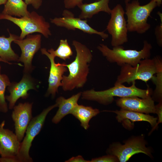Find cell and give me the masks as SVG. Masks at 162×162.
<instances>
[{"label":"cell","mask_w":162,"mask_h":162,"mask_svg":"<svg viewBox=\"0 0 162 162\" xmlns=\"http://www.w3.org/2000/svg\"><path fill=\"white\" fill-rule=\"evenodd\" d=\"M1 69L0 65V112L6 113L9 108L6 101L5 93L6 88L10 85L11 82L7 75L1 74Z\"/></svg>","instance_id":"obj_24"},{"label":"cell","mask_w":162,"mask_h":162,"mask_svg":"<svg viewBox=\"0 0 162 162\" xmlns=\"http://www.w3.org/2000/svg\"><path fill=\"white\" fill-rule=\"evenodd\" d=\"M41 35L40 34H29L25 39H18L14 41L21 50L18 62L23 63L24 73L30 74L34 69L32 61L34 55L41 47Z\"/></svg>","instance_id":"obj_10"},{"label":"cell","mask_w":162,"mask_h":162,"mask_svg":"<svg viewBox=\"0 0 162 162\" xmlns=\"http://www.w3.org/2000/svg\"><path fill=\"white\" fill-rule=\"evenodd\" d=\"M126 4L125 14L128 31L136 32L142 34L145 33L151 27L148 23V17L153 10L158 6L154 0H151L148 4L141 5L138 0H134Z\"/></svg>","instance_id":"obj_4"},{"label":"cell","mask_w":162,"mask_h":162,"mask_svg":"<svg viewBox=\"0 0 162 162\" xmlns=\"http://www.w3.org/2000/svg\"><path fill=\"white\" fill-rule=\"evenodd\" d=\"M65 162H90V160H85L81 155L73 157L65 161Z\"/></svg>","instance_id":"obj_30"},{"label":"cell","mask_w":162,"mask_h":162,"mask_svg":"<svg viewBox=\"0 0 162 162\" xmlns=\"http://www.w3.org/2000/svg\"><path fill=\"white\" fill-rule=\"evenodd\" d=\"M40 50L42 54L48 58L50 62L48 87L45 96L48 97L51 95L53 98H54L58 92V87L62 86L63 76L64 73L68 71V68L64 65V63H56L55 56L52 52H48L46 48H42Z\"/></svg>","instance_id":"obj_14"},{"label":"cell","mask_w":162,"mask_h":162,"mask_svg":"<svg viewBox=\"0 0 162 162\" xmlns=\"http://www.w3.org/2000/svg\"><path fill=\"white\" fill-rule=\"evenodd\" d=\"M146 142L142 136H135L128 140L123 145L116 142L110 145L107 152L116 156L120 162L128 160L134 154L142 153L151 157L152 151L146 146Z\"/></svg>","instance_id":"obj_8"},{"label":"cell","mask_w":162,"mask_h":162,"mask_svg":"<svg viewBox=\"0 0 162 162\" xmlns=\"http://www.w3.org/2000/svg\"><path fill=\"white\" fill-rule=\"evenodd\" d=\"M132 83L130 87L120 84L114 85L113 87L103 91H96L93 89L86 90L82 92L81 98L83 100L95 101L106 105L113 102L114 97L136 96L144 98L151 96L152 91L151 88L141 89L136 86L135 81Z\"/></svg>","instance_id":"obj_2"},{"label":"cell","mask_w":162,"mask_h":162,"mask_svg":"<svg viewBox=\"0 0 162 162\" xmlns=\"http://www.w3.org/2000/svg\"><path fill=\"white\" fill-rule=\"evenodd\" d=\"M130 0H125V4L129 2L130 1Z\"/></svg>","instance_id":"obj_36"},{"label":"cell","mask_w":162,"mask_h":162,"mask_svg":"<svg viewBox=\"0 0 162 162\" xmlns=\"http://www.w3.org/2000/svg\"><path fill=\"white\" fill-rule=\"evenodd\" d=\"M0 162H19L16 157L0 158Z\"/></svg>","instance_id":"obj_32"},{"label":"cell","mask_w":162,"mask_h":162,"mask_svg":"<svg viewBox=\"0 0 162 162\" xmlns=\"http://www.w3.org/2000/svg\"><path fill=\"white\" fill-rule=\"evenodd\" d=\"M62 16V17L50 19L51 22L58 26L64 27L69 30L78 29L89 34H97L103 39L108 37V35L104 32L98 31L94 29L87 23V20L75 17L74 14L68 10H64Z\"/></svg>","instance_id":"obj_11"},{"label":"cell","mask_w":162,"mask_h":162,"mask_svg":"<svg viewBox=\"0 0 162 162\" xmlns=\"http://www.w3.org/2000/svg\"><path fill=\"white\" fill-rule=\"evenodd\" d=\"M117 114L116 117L117 121L119 122L126 119H129L133 122L136 121H146L149 122L153 129L156 128L158 118L148 114L135 112L121 108L119 110L110 111Z\"/></svg>","instance_id":"obj_19"},{"label":"cell","mask_w":162,"mask_h":162,"mask_svg":"<svg viewBox=\"0 0 162 162\" xmlns=\"http://www.w3.org/2000/svg\"><path fill=\"white\" fill-rule=\"evenodd\" d=\"M5 124L3 121L0 124V155L2 157L17 158L21 142L12 131L4 128Z\"/></svg>","instance_id":"obj_16"},{"label":"cell","mask_w":162,"mask_h":162,"mask_svg":"<svg viewBox=\"0 0 162 162\" xmlns=\"http://www.w3.org/2000/svg\"><path fill=\"white\" fill-rule=\"evenodd\" d=\"M35 80L30 74L24 73L21 80L18 82H11L8 87L10 93L5 96L6 99L9 102L8 108L12 109L17 100L20 98L26 99L28 97V92L31 89L36 90Z\"/></svg>","instance_id":"obj_12"},{"label":"cell","mask_w":162,"mask_h":162,"mask_svg":"<svg viewBox=\"0 0 162 162\" xmlns=\"http://www.w3.org/2000/svg\"><path fill=\"white\" fill-rule=\"evenodd\" d=\"M47 51L52 53L55 57H58L64 61L70 59L73 54V51L67 39H61L59 45L56 50L51 48Z\"/></svg>","instance_id":"obj_25"},{"label":"cell","mask_w":162,"mask_h":162,"mask_svg":"<svg viewBox=\"0 0 162 162\" xmlns=\"http://www.w3.org/2000/svg\"><path fill=\"white\" fill-rule=\"evenodd\" d=\"M158 14L160 16L161 20L160 25L158 26L155 28V34L157 41L158 45L160 46L162 45V15L160 12H158Z\"/></svg>","instance_id":"obj_27"},{"label":"cell","mask_w":162,"mask_h":162,"mask_svg":"<svg viewBox=\"0 0 162 162\" xmlns=\"http://www.w3.org/2000/svg\"><path fill=\"white\" fill-rule=\"evenodd\" d=\"M81 94L82 92H79L67 99L62 96L57 98L56 103L58 109L52 119V123L57 124L65 116L70 114L74 107L78 104V101Z\"/></svg>","instance_id":"obj_17"},{"label":"cell","mask_w":162,"mask_h":162,"mask_svg":"<svg viewBox=\"0 0 162 162\" xmlns=\"http://www.w3.org/2000/svg\"><path fill=\"white\" fill-rule=\"evenodd\" d=\"M153 58L156 65V76L152 78L156 85L152 98L159 102L162 101V60L159 56Z\"/></svg>","instance_id":"obj_23"},{"label":"cell","mask_w":162,"mask_h":162,"mask_svg":"<svg viewBox=\"0 0 162 162\" xmlns=\"http://www.w3.org/2000/svg\"><path fill=\"white\" fill-rule=\"evenodd\" d=\"M124 14L123 8L119 4L111 10L106 29L111 35V44L113 47L122 45L128 42V31Z\"/></svg>","instance_id":"obj_9"},{"label":"cell","mask_w":162,"mask_h":162,"mask_svg":"<svg viewBox=\"0 0 162 162\" xmlns=\"http://www.w3.org/2000/svg\"><path fill=\"white\" fill-rule=\"evenodd\" d=\"M7 0H0V5L4 4L6 2Z\"/></svg>","instance_id":"obj_34"},{"label":"cell","mask_w":162,"mask_h":162,"mask_svg":"<svg viewBox=\"0 0 162 162\" xmlns=\"http://www.w3.org/2000/svg\"><path fill=\"white\" fill-rule=\"evenodd\" d=\"M0 62H2L5 63H6L5 61L2 59V58H0Z\"/></svg>","instance_id":"obj_35"},{"label":"cell","mask_w":162,"mask_h":162,"mask_svg":"<svg viewBox=\"0 0 162 162\" xmlns=\"http://www.w3.org/2000/svg\"><path fill=\"white\" fill-rule=\"evenodd\" d=\"M118 158L116 156L108 154L107 155L92 158L90 162H119Z\"/></svg>","instance_id":"obj_26"},{"label":"cell","mask_w":162,"mask_h":162,"mask_svg":"<svg viewBox=\"0 0 162 162\" xmlns=\"http://www.w3.org/2000/svg\"><path fill=\"white\" fill-rule=\"evenodd\" d=\"M9 36L6 38L4 35L0 36V58L6 63L11 64L10 61L18 62L19 56L13 50L11 44L15 40L20 39L19 36L9 32Z\"/></svg>","instance_id":"obj_20"},{"label":"cell","mask_w":162,"mask_h":162,"mask_svg":"<svg viewBox=\"0 0 162 162\" xmlns=\"http://www.w3.org/2000/svg\"><path fill=\"white\" fill-rule=\"evenodd\" d=\"M27 5L22 0H7L2 13L21 17L28 16Z\"/></svg>","instance_id":"obj_22"},{"label":"cell","mask_w":162,"mask_h":162,"mask_svg":"<svg viewBox=\"0 0 162 162\" xmlns=\"http://www.w3.org/2000/svg\"><path fill=\"white\" fill-rule=\"evenodd\" d=\"M110 0H100L90 3H83L77 6L81 10L79 17L86 20L92 18L100 12H104L110 14L111 9L109 6Z\"/></svg>","instance_id":"obj_18"},{"label":"cell","mask_w":162,"mask_h":162,"mask_svg":"<svg viewBox=\"0 0 162 162\" xmlns=\"http://www.w3.org/2000/svg\"><path fill=\"white\" fill-rule=\"evenodd\" d=\"M156 109V112L158 116L159 120L158 123H157V125L160 123L162 122V101L159 102V103L158 105H155Z\"/></svg>","instance_id":"obj_31"},{"label":"cell","mask_w":162,"mask_h":162,"mask_svg":"<svg viewBox=\"0 0 162 162\" xmlns=\"http://www.w3.org/2000/svg\"><path fill=\"white\" fill-rule=\"evenodd\" d=\"M156 71L154 58L143 59L135 66L127 64H124L121 66L120 74L117 76L114 85L125 82L130 84L136 80L147 82L152 79Z\"/></svg>","instance_id":"obj_6"},{"label":"cell","mask_w":162,"mask_h":162,"mask_svg":"<svg viewBox=\"0 0 162 162\" xmlns=\"http://www.w3.org/2000/svg\"><path fill=\"white\" fill-rule=\"evenodd\" d=\"M6 20L13 22L21 29L19 36L20 39H23L27 35L34 32L41 34L46 38L51 35L50 23L42 16L33 11L28 16L17 18L9 15L0 14V20Z\"/></svg>","instance_id":"obj_5"},{"label":"cell","mask_w":162,"mask_h":162,"mask_svg":"<svg viewBox=\"0 0 162 162\" xmlns=\"http://www.w3.org/2000/svg\"><path fill=\"white\" fill-rule=\"evenodd\" d=\"M72 45L76 52L75 59L70 64H64L69 71L68 76L63 75L61 82V86L65 91H71L84 86L89 73V64L93 57L91 51L85 45L74 40Z\"/></svg>","instance_id":"obj_1"},{"label":"cell","mask_w":162,"mask_h":162,"mask_svg":"<svg viewBox=\"0 0 162 162\" xmlns=\"http://www.w3.org/2000/svg\"><path fill=\"white\" fill-rule=\"evenodd\" d=\"M157 3L158 6L160 7L162 4V0H154Z\"/></svg>","instance_id":"obj_33"},{"label":"cell","mask_w":162,"mask_h":162,"mask_svg":"<svg viewBox=\"0 0 162 162\" xmlns=\"http://www.w3.org/2000/svg\"><path fill=\"white\" fill-rule=\"evenodd\" d=\"M43 0H25V2L28 5H32L34 8L39 9L42 4Z\"/></svg>","instance_id":"obj_29"},{"label":"cell","mask_w":162,"mask_h":162,"mask_svg":"<svg viewBox=\"0 0 162 162\" xmlns=\"http://www.w3.org/2000/svg\"><path fill=\"white\" fill-rule=\"evenodd\" d=\"M82 1L83 0H64V3L65 7L69 9L73 8L82 4Z\"/></svg>","instance_id":"obj_28"},{"label":"cell","mask_w":162,"mask_h":162,"mask_svg":"<svg viewBox=\"0 0 162 162\" xmlns=\"http://www.w3.org/2000/svg\"><path fill=\"white\" fill-rule=\"evenodd\" d=\"M32 103H19L13 108L11 117L14 123L15 134L20 142L32 118Z\"/></svg>","instance_id":"obj_13"},{"label":"cell","mask_w":162,"mask_h":162,"mask_svg":"<svg viewBox=\"0 0 162 162\" xmlns=\"http://www.w3.org/2000/svg\"><path fill=\"white\" fill-rule=\"evenodd\" d=\"M58 107L56 103L44 109L39 115L33 118L26 131V135L20 142V148L17 158L19 162H32L29 155L32 142L41 130L48 113L53 109Z\"/></svg>","instance_id":"obj_7"},{"label":"cell","mask_w":162,"mask_h":162,"mask_svg":"<svg viewBox=\"0 0 162 162\" xmlns=\"http://www.w3.org/2000/svg\"><path fill=\"white\" fill-rule=\"evenodd\" d=\"M100 113L99 110L94 109L91 106H85L77 104L70 114L72 115L80 122L81 126L85 130L89 127L90 120Z\"/></svg>","instance_id":"obj_21"},{"label":"cell","mask_w":162,"mask_h":162,"mask_svg":"<svg viewBox=\"0 0 162 162\" xmlns=\"http://www.w3.org/2000/svg\"><path fill=\"white\" fill-rule=\"evenodd\" d=\"M97 48L110 63H116L121 67L125 64L135 66L142 60L150 58L152 46L147 40H145L142 49L139 51L125 50L122 45L114 46L112 49H110L106 45L102 44H100Z\"/></svg>","instance_id":"obj_3"},{"label":"cell","mask_w":162,"mask_h":162,"mask_svg":"<svg viewBox=\"0 0 162 162\" xmlns=\"http://www.w3.org/2000/svg\"><path fill=\"white\" fill-rule=\"evenodd\" d=\"M140 98L136 96L120 98L116 100V104L124 110L147 114L156 113L155 105L151 96Z\"/></svg>","instance_id":"obj_15"}]
</instances>
